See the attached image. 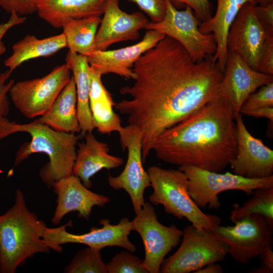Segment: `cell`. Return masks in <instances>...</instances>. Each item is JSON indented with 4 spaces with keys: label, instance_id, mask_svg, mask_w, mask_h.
I'll return each mask as SVG.
<instances>
[{
    "label": "cell",
    "instance_id": "obj_31",
    "mask_svg": "<svg viewBox=\"0 0 273 273\" xmlns=\"http://www.w3.org/2000/svg\"><path fill=\"white\" fill-rule=\"evenodd\" d=\"M263 107H273V82L261 86L251 94L243 104L240 113Z\"/></svg>",
    "mask_w": 273,
    "mask_h": 273
},
{
    "label": "cell",
    "instance_id": "obj_4",
    "mask_svg": "<svg viewBox=\"0 0 273 273\" xmlns=\"http://www.w3.org/2000/svg\"><path fill=\"white\" fill-rule=\"evenodd\" d=\"M45 226L16 190L13 205L0 215V273H14L35 254L49 252L42 239Z\"/></svg>",
    "mask_w": 273,
    "mask_h": 273
},
{
    "label": "cell",
    "instance_id": "obj_38",
    "mask_svg": "<svg viewBox=\"0 0 273 273\" xmlns=\"http://www.w3.org/2000/svg\"><path fill=\"white\" fill-rule=\"evenodd\" d=\"M9 20L5 23H0V56L6 51V47L2 39L6 32L11 28L19 25L26 21V17L19 16L15 13L10 14Z\"/></svg>",
    "mask_w": 273,
    "mask_h": 273
},
{
    "label": "cell",
    "instance_id": "obj_39",
    "mask_svg": "<svg viewBox=\"0 0 273 273\" xmlns=\"http://www.w3.org/2000/svg\"><path fill=\"white\" fill-rule=\"evenodd\" d=\"M241 114L257 118L264 117L271 121L273 120V107H263L252 109L243 112Z\"/></svg>",
    "mask_w": 273,
    "mask_h": 273
},
{
    "label": "cell",
    "instance_id": "obj_33",
    "mask_svg": "<svg viewBox=\"0 0 273 273\" xmlns=\"http://www.w3.org/2000/svg\"><path fill=\"white\" fill-rule=\"evenodd\" d=\"M37 2V0H0V7L10 14L23 16L36 12Z\"/></svg>",
    "mask_w": 273,
    "mask_h": 273
},
{
    "label": "cell",
    "instance_id": "obj_22",
    "mask_svg": "<svg viewBox=\"0 0 273 273\" xmlns=\"http://www.w3.org/2000/svg\"><path fill=\"white\" fill-rule=\"evenodd\" d=\"M215 14L209 20L199 25L200 31L204 34H213L216 51L212 56L219 69L224 73L228 55L227 37L229 29L240 10L246 3L257 5L255 0H216Z\"/></svg>",
    "mask_w": 273,
    "mask_h": 273
},
{
    "label": "cell",
    "instance_id": "obj_36",
    "mask_svg": "<svg viewBox=\"0 0 273 273\" xmlns=\"http://www.w3.org/2000/svg\"><path fill=\"white\" fill-rule=\"evenodd\" d=\"M254 9L261 26L269 35L273 36V3L265 6L255 5Z\"/></svg>",
    "mask_w": 273,
    "mask_h": 273
},
{
    "label": "cell",
    "instance_id": "obj_1",
    "mask_svg": "<svg viewBox=\"0 0 273 273\" xmlns=\"http://www.w3.org/2000/svg\"><path fill=\"white\" fill-rule=\"evenodd\" d=\"M132 70L134 83L119 90L130 99L114 107L127 116L128 125L142 132L145 163L161 134L216 96L223 73L212 56L194 61L179 42L167 36L144 53Z\"/></svg>",
    "mask_w": 273,
    "mask_h": 273
},
{
    "label": "cell",
    "instance_id": "obj_2",
    "mask_svg": "<svg viewBox=\"0 0 273 273\" xmlns=\"http://www.w3.org/2000/svg\"><path fill=\"white\" fill-rule=\"evenodd\" d=\"M235 120L231 105L216 96L164 131L152 151L159 159L178 167L189 165L221 172L237 154Z\"/></svg>",
    "mask_w": 273,
    "mask_h": 273
},
{
    "label": "cell",
    "instance_id": "obj_19",
    "mask_svg": "<svg viewBox=\"0 0 273 273\" xmlns=\"http://www.w3.org/2000/svg\"><path fill=\"white\" fill-rule=\"evenodd\" d=\"M52 187L57 196V205L52 219L54 225L59 224L70 212H77L78 217L87 220L94 207H103L110 201L109 197L89 190L73 174L59 179Z\"/></svg>",
    "mask_w": 273,
    "mask_h": 273
},
{
    "label": "cell",
    "instance_id": "obj_43",
    "mask_svg": "<svg viewBox=\"0 0 273 273\" xmlns=\"http://www.w3.org/2000/svg\"><path fill=\"white\" fill-rule=\"evenodd\" d=\"M259 5L265 6L269 4L273 3V0H255Z\"/></svg>",
    "mask_w": 273,
    "mask_h": 273
},
{
    "label": "cell",
    "instance_id": "obj_10",
    "mask_svg": "<svg viewBox=\"0 0 273 273\" xmlns=\"http://www.w3.org/2000/svg\"><path fill=\"white\" fill-rule=\"evenodd\" d=\"M71 74L65 64L55 67L43 77L14 82L9 92L11 99L26 118L41 116L70 81Z\"/></svg>",
    "mask_w": 273,
    "mask_h": 273
},
{
    "label": "cell",
    "instance_id": "obj_15",
    "mask_svg": "<svg viewBox=\"0 0 273 273\" xmlns=\"http://www.w3.org/2000/svg\"><path fill=\"white\" fill-rule=\"evenodd\" d=\"M271 82H273V75L252 68L240 56L228 52L216 96L224 99L231 105L236 118L240 114V109L247 98L258 88Z\"/></svg>",
    "mask_w": 273,
    "mask_h": 273
},
{
    "label": "cell",
    "instance_id": "obj_8",
    "mask_svg": "<svg viewBox=\"0 0 273 273\" xmlns=\"http://www.w3.org/2000/svg\"><path fill=\"white\" fill-rule=\"evenodd\" d=\"M166 12L159 22H149L145 29L155 30L179 42L192 59L200 62L208 56H213L216 43L213 34H204L199 30V21L193 10L186 6L179 11L170 0H165Z\"/></svg>",
    "mask_w": 273,
    "mask_h": 273
},
{
    "label": "cell",
    "instance_id": "obj_5",
    "mask_svg": "<svg viewBox=\"0 0 273 273\" xmlns=\"http://www.w3.org/2000/svg\"><path fill=\"white\" fill-rule=\"evenodd\" d=\"M147 171L153 193L151 204L163 206L165 211L178 219L186 218L198 230L213 231L221 219L215 215L204 213L193 200L188 191V179L179 169H164L150 166Z\"/></svg>",
    "mask_w": 273,
    "mask_h": 273
},
{
    "label": "cell",
    "instance_id": "obj_11",
    "mask_svg": "<svg viewBox=\"0 0 273 273\" xmlns=\"http://www.w3.org/2000/svg\"><path fill=\"white\" fill-rule=\"evenodd\" d=\"M70 220L64 225L50 228L44 227L42 239L45 244L54 251L61 252V245L66 243H79L88 247L103 249L107 247H119L132 253L136 250V246L129 239L132 231L131 221L127 217L122 218L118 223L112 224L107 218L100 220V228L93 227L88 233L73 234L66 230L71 226Z\"/></svg>",
    "mask_w": 273,
    "mask_h": 273
},
{
    "label": "cell",
    "instance_id": "obj_18",
    "mask_svg": "<svg viewBox=\"0 0 273 273\" xmlns=\"http://www.w3.org/2000/svg\"><path fill=\"white\" fill-rule=\"evenodd\" d=\"M165 36L158 31L147 30L136 44L116 50L95 51L86 58L90 66L101 75L113 73L134 80L132 68L135 62Z\"/></svg>",
    "mask_w": 273,
    "mask_h": 273
},
{
    "label": "cell",
    "instance_id": "obj_37",
    "mask_svg": "<svg viewBox=\"0 0 273 273\" xmlns=\"http://www.w3.org/2000/svg\"><path fill=\"white\" fill-rule=\"evenodd\" d=\"M258 71L273 75V37L268 40L262 54Z\"/></svg>",
    "mask_w": 273,
    "mask_h": 273
},
{
    "label": "cell",
    "instance_id": "obj_26",
    "mask_svg": "<svg viewBox=\"0 0 273 273\" xmlns=\"http://www.w3.org/2000/svg\"><path fill=\"white\" fill-rule=\"evenodd\" d=\"M66 47V38L63 33L43 39L28 34L12 46V54L4 64L13 72L26 61L50 57Z\"/></svg>",
    "mask_w": 273,
    "mask_h": 273
},
{
    "label": "cell",
    "instance_id": "obj_29",
    "mask_svg": "<svg viewBox=\"0 0 273 273\" xmlns=\"http://www.w3.org/2000/svg\"><path fill=\"white\" fill-rule=\"evenodd\" d=\"M102 249L87 246L79 251L66 267V273H107L102 259Z\"/></svg>",
    "mask_w": 273,
    "mask_h": 273
},
{
    "label": "cell",
    "instance_id": "obj_40",
    "mask_svg": "<svg viewBox=\"0 0 273 273\" xmlns=\"http://www.w3.org/2000/svg\"><path fill=\"white\" fill-rule=\"evenodd\" d=\"M259 256H260L262 261V265L273 270V251L272 247H268L265 248Z\"/></svg>",
    "mask_w": 273,
    "mask_h": 273
},
{
    "label": "cell",
    "instance_id": "obj_13",
    "mask_svg": "<svg viewBox=\"0 0 273 273\" xmlns=\"http://www.w3.org/2000/svg\"><path fill=\"white\" fill-rule=\"evenodd\" d=\"M123 150H127V158L122 172L117 176L109 175V185L115 190H124L130 198L134 212L141 210L145 190L151 186L149 175L143 167L142 134L136 127L128 125L118 131Z\"/></svg>",
    "mask_w": 273,
    "mask_h": 273
},
{
    "label": "cell",
    "instance_id": "obj_41",
    "mask_svg": "<svg viewBox=\"0 0 273 273\" xmlns=\"http://www.w3.org/2000/svg\"><path fill=\"white\" fill-rule=\"evenodd\" d=\"M223 272L221 266L216 263L209 264L195 271V273H222Z\"/></svg>",
    "mask_w": 273,
    "mask_h": 273
},
{
    "label": "cell",
    "instance_id": "obj_24",
    "mask_svg": "<svg viewBox=\"0 0 273 273\" xmlns=\"http://www.w3.org/2000/svg\"><path fill=\"white\" fill-rule=\"evenodd\" d=\"M38 120L58 131L80 132L77 116L76 90L72 75L50 109Z\"/></svg>",
    "mask_w": 273,
    "mask_h": 273
},
{
    "label": "cell",
    "instance_id": "obj_7",
    "mask_svg": "<svg viewBox=\"0 0 273 273\" xmlns=\"http://www.w3.org/2000/svg\"><path fill=\"white\" fill-rule=\"evenodd\" d=\"M181 237L177 251L162 262L161 272H194L222 261L228 254L227 244L218 239L212 231H200L190 224L184 228Z\"/></svg>",
    "mask_w": 273,
    "mask_h": 273
},
{
    "label": "cell",
    "instance_id": "obj_16",
    "mask_svg": "<svg viewBox=\"0 0 273 273\" xmlns=\"http://www.w3.org/2000/svg\"><path fill=\"white\" fill-rule=\"evenodd\" d=\"M237 151L230 165L235 174L248 178L272 176L273 151L249 132L241 115L236 118Z\"/></svg>",
    "mask_w": 273,
    "mask_h": 273
},
{
    "label": "cell",
    "instance_id": "obj_34",
    "mask_svg": "<svg viewBox=\"0 0 273 273\" xmlns=\"http://www.w3.org/2000/svg\"><path fill=\"white\" fill-rule=\"evenodd\" d=\"M12 71L9 69L0 73V117H6L10 108L8 94L15 82L12 79L7 81Z\"/></svg>",
    "mask_w": 273,
    "mask_h": 273
},
{
    "label": "cell",
    "instance_id": "obj_35",
    "mask_svg": "<svg viewBox=\"0 0 273 273\" xmlns=\"http://www.w3.org/2000/svg\"><path fill=\"white\" fill-rule=\"evenodd\" d=\"M175 4H185L191 8L195 12L196 16L205 22L212 16L211 9L209 0H170Z\"/></svg>",
    "mask_w": 273,
    "mask_h": 273
},
{
    "label": "cell",
    "instance_id": "obj_20",
    "mask_svg": "<svg viewBox=\"0 0 273 273\" xmlns=\"http://www.w3.org/2000/svg\"><path fill=\"white\" fill-rule=\"evenodd\" d=\"M84 137L85 141L78 144L72 173L90 189L92 186L90 178L95 174L103 169L119 167L123 164V159L110 155L108 145L99 141L92 132L86 133Z\"/></svg>",
    "mask_w": 273,
    "mask_h": 273
},
{
    "label": "cell",
    "instance_id": "obj_27",
    "mask_svg": "<svg viewBox=\"0 0 273 273\" xmlns=\"http://www.w3.org/2000/svg\"><path fill=\"white\" fill-rule=\"evenodd\" d=\"M101 21L98 16L66 21L62 28L69 51L85 57L95 52V37Z\"/></svg>",
    "mask_w": 273,
    "mask_h": 273
},
{
    "label": "cell",
    "instance_id": "obj_30",
    "mask_svg": "<svg viewBox=\"0 0 273 273\" xmlns=\"http://www.w3.org/2000/svg\"><path fill=\"white\" fill-rule=\"evenodd\" d=\"M107 273H148L143 260L122 251L117 253L107 264Z\"/></svg>",
    "mask_w": 273,
    "mask_h": 273
},
{
    "label": "cell",
    "instance_id": "obj_21",
    "mask_svg": "<svg viewBox=\"0 0 273 273\" xmlns=\"http://www.w3.org/2000/svg\"><path fill=\"white\" fill-rule=\"evenodd\" d=\"M106 0H37L39 17L55 28H61L70 19L101 17Z\"/></svg>",
    "mask_w": 273,
    "mask_h": 273
},
{
    "label": "cell",
    "instance_id": "obj_25",
    "mask_svg": "<svg viewBox=\"0 0 273 273\" xmlns=\"http://www.w3.org/2000/svg\"><path fill=\"white\" fill-rule=\"evenodd\" d=\"M101 76L91 67L89 103L95 128L104 134L118 132L123 127L121 119L113 110L115 103L103 85Z\"/></svg>",
    "mask_w": 273,
    "mask_h": 273
},
{
    "label": "cell",
    "instance_id": "obj_28",
    "mask_svg": "<svg viewBox=\"0 0 273 273\" xmlns=\"http://www.w3.org/2000/svg\"><path fill=\"white\" fill-rule=\"evenodd\" d=\"M252 197L242 206L234 203L230 219L235 223L253 214H260L273 224V186L255 190Z\"/></svg>",
    "mask_w": 273,
    "mask_h": 273
},
{
    "label": "cell",
    "instance_id": "obj_6",
    "mask_svg": "<svg viewBox=\"0 0 273 273\" xmlns=\"http://www.w3.org/2000/svg\"><path fill=\"white\" fill-rule=\"evenodd\" d=\"M188 179L190 196L199 208L218 209V195L230 190H239L249 196L257 189L273 186V175L262 178H248L233 173H224L202 169L192 165L179 166Z\"/></svg>",
    "mask_w": 273,
    "mask_h": 273
},
{
    "label": "cell",
    "instance_id": "obj_23",
    "mask_svg": "<svg viewBox=\"0 0 273 273\" xmlns=\"http://www.w3.org/2000/svg\"><path fill=\"white\" fill-rule=\"evenodd\" d=\"M65 64L72 73L77 94V116L81 137L95 128L89 98L91 81V67L86 57L68 51Z\"/></svg>",
    "mask_w": 273,
    "mask_h": 273
},
{
    "label": "cell",
    "instance_id": "obj_42",
    "mask_svg": "<svg viewBox=\"0 0 273 273\" xmlns=\"http://www.w3.org/2000/svg\"><path fill=\"white\" fill-rule=\"evenodd\" d=\"M250 273H272L273 270L269 269V268L261 265L258 267H253L248 272Z\"/></svg>",
    "mask_w": 273,
    "mask_h": 273
},
{
    "label": "cell",
    "instance_id": "obj_17",
    "mask_svg": "<svg viewBox=\"0 0 273 273\" xmlns=\"http://www.w3.org/2000/svg\"><path fill=\"white\" fill-rule=\"evenodd\" d=\"M103 15L95 37V51H105L114 43L137 39L139 30L145 29L149 23L141 12L128 14L122 11L119 0H106Z\"/></svg>",
    "mask_w": 273,
    "mask_h": 273
},
{
    "label": "cell",
    "instance_id": "obj_14",
    "mask_svg": "<svg viewBox=\"0 0 273 273\" xmlns=\"http://www.w3.org/2000/svg\"><path fill=\"white\" fill-rule=\"evenodd\" d=\"M254 6L246 3L240 10L229 30L227 48L229 52L238 55L258 71L264 49L273 36L269 35L258 21Z\"/></svg>",
    "mask_w": 273,
    "mask_h": 273
},
{
    "label": "cell",
    "instance_id": "obj_9",
    "mask_svg": "<svg viewBox=\"0 0 273 273\" xmlns=\"http://www.w3.org/2000/svg\"><path fill=\"white\" fill-rule=\"evenodd\" d=\"M234 225H219L213 231L216 237L225 242L228 254L237 262L247 264L273 244V224L258 214L247 216Z\"/></svg>",
    "mask_w": 273,
    "mask_h": 273
},
{
    "label": "cell",
    "instance_id": "obj_12",
    "mask_svg": "<svg viewBox=\"0 0 273 273\" xmlns=\"http://www.w3.org/2000/svg\"><path fill=\"white\" fill-rule=\"evenodd\" d=\"M132 231L140 235L145 249L144 265L148 273H159L165 256L177 247L183 231L175 225H163L158 220L151 203L145 202L141 211L131 221Z\"/></svg>",
    "mask_w": 273,
    "mask_h": 273
},
{
    "label": "cell",
    "instance_id": "obj_32",
    "mask_svg": "<svg viewBox=\"0 0 273 273\" xmlns=\"http://www.w3.org/2000/svg\"><path fill=\"white\" fill-rule=\"evenodd\" d=\"M136 4L140 9L149 16L152 22L161 21L166 12L165 0H128Z\"/></svg>",
    "mask_w": 273,
    "mask_h": 273
},
{
    "label": "cell",
    "instance_id": "obj_3",
    "mask_svg": "<svg viewBox=\"0 0 273 273\" xmlns=\"http://www.w3.org/2000/svg\"><path fill=\"white\" fill-rule=\"evenodd\" d=\"M17 132H26L31 138L23 144L17 152V166L34 153L47 155L49 161L39 171V176L49 187L59 179L70 176L76 157V146L81 136L54 130L38 119L25 124L0 117V140Z\"/></svg>",
    "mask_w": 273,
    "mask_h": 273
}]
</instances>
